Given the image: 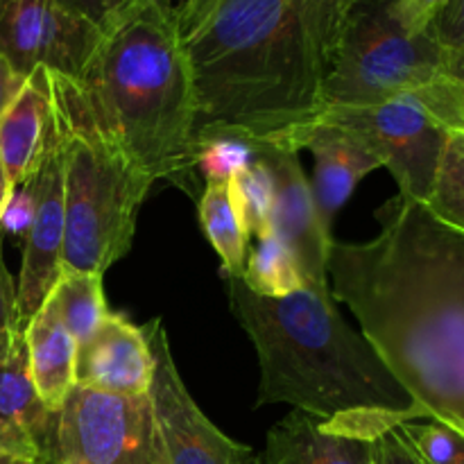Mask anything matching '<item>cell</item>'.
I'll return each mask as SVG.
<instances>
[{"label": "cell", "instance_id": "cell-1", "mask_svg": "<svg viewBox=\"0 0 464 464\" xmlns=\"http://www.w3.org/2000/svg\"><path fill=\"white\" fill-rule=\"evenodd\" d=\"M381 231L329 249L334 299L406 388L421 420L464 438V234L397 195Z\"/></svg>", "mask_w": 464, "mask_h": 464}, {"label": "cell", "instance_id": "cell-2", "mask_svg": "<svg viewBox=\"0 0 464 464\" xmlns=\"http://www.w3.org/2000/svg\"><path fill=\"white\" fill-rule=\"evenodd\" d=\"M195 95L198 152L207 140H279L315 125L322 71L288 0H218L179 23ZM295 148V145H293Z\"/></svg>", "mask_w": 464, "mask_h": 464}, {"label": "cell", "instance_id": "cell-3", "mask_svg": "<svg viewBox=\"0 0 464 464\" xmlns=\"http://www.w3.org/2000/svg\"><path fill=\"white\" fill-rule=\"evenodd\" d=\"M54 102L150 179L198 193L195 95L170 0H139L102 32L80 80L50 72Z\"/></svg>", "mask_w": 464, "mask_h": 464}, {"label": "cell", "instance_id": "cell-4", "mask_svg": "<svg viewBox=\"0 0 464 464\" xmlns=\"http://www.w3.org/2000/svg\"><path fill=\"white\" fill-rule=\"evenodd\" d=\"M227 279L231 308L261 365L256 406L288 403L322 421L421 420L374 344L340 315L331 285H304L272 299L252 293L240 276Z\"/></svg>", "mask_w": 464, "mask_h": 464}, {"label": "cell", "instance_id": "cell-5", "mask_svg": "<svg viewBox=\"0 0 464 464\" xmlns=\"http://www.w3.org/2000/svg\"><path fill=\"white\" fill-rule=\"evenodd\" d=\"M54 113L66 140L63 272L104 275L130 252L136 216L154 181L89 122L63 111L57 102Z\"/></svg>", "mask_w": 464, "mask_h": 464}, {"label": "cell", "instance_id": "cell-6", "mask_svg": "<svg viewBox=\"0 0 464 464\" xmlns=\"http://www.w3.org/2000/svg\"><path fill=\"white\" fill-rule=\"evenodd\" d=\"M399 0H352L322 80L324 107H365L421 93L449 75V53L429 34H412Z\"/></svg>", "mask_w": 464, "mask_h": 464}, {"label": "cell", "instance_id": "cell-7", "mask_svg": "<svg viewBox=\"0 0 464 464\" xmlns=\"http://www.w3.org/2000/svg\"><path fill=\"white\" fill-rule=\"evenodd\" d=\"M317 121L356 131L397 179L399 195L424 204L430 198L451 127L417 93L365 107H324Z\"/></svg>", "mask_w": 464, "mask_h": 464}, {"label": "cell", "instance_id": "cell-8", "mask_svg": "<svg viewBox=\"0 0 464 464\" xmlns=\"http://www.w3.org/2000/svg\"><path fill=\"white\" fill-rule=\"evenodd\" d=\"M54 456L68 464H168L148 394L122 397L80 385L57 412Z\"/></svg>", "mask_w": 464, "mask_h": 464}, {"label": "cell", "instance_id": "cell-9", "mask_svg": "<svg viewBox=\"0 0 464 464\" xmlns=\"http://www.w3.org/2000/svg\"><path fill=\"white\" fill-rule=\"evenodd\" d=\"M102 32L57 0H0V57L23 80L36 68L80 80Z\"/></svg>", "mask_w": 464, "mask_h": 464}, {"label": "cell", "instance_id": "cell-10", "mask_svg": "<svg viewBox=\"0 0 464 464\" xmlns=\"http://www.w3.org/2000/svg\"><path fill=\"white\" fill-rule=\"evenodd\" d=\"M154 358L150 401L168 464H238L252 449L222 433L181 381L161 317L143 326Z\"/></svg>", "mask_w": 464, "mask_h": 464}, {"label": "cell", "instance_id": "cell-11", "mask_svg": "<svg viewBox=\"0 0 464 464\" xmlns=\"http://www.w3.org/2000/svg\"><path fill=\"white\" fill-rule=\"evenodd\" d=\"M63 140L62 122L54 113V134L44 161L30 177L34 193V216L23 236V263L18 276V311L23 324L44 306L63 272V234H66V207H63Z\"/></svg>", "mask_w": 464, "mask_h": 464}, {"label": "cell", "instance_id": "cell-12", "mask_svg": "<svg viewBox=\"0 0 464 464\" xmlns=\"http://www.w3.org/2000/svg\"><path fill=\"white\" fill-rule=\"evenodd\" d=\"M254 157L267 168L275 186L272 227L297 261L306 285H329V249L334 236L322 229L299 152L279 140H249Z\"/></svg>", "mask_w": 464, "mask_h": 464}, {"label": "cell", "instance_id": "cell-13", "mask_svg": "<svg viewBox=\"0 0 464 464\" xmlns=\"http://www.w3.org/2000/svg\"><path fill=\"white\" fill-rule=\"evenodd\" d=\"M154 358L143 326L109 313L100 329L77 347L75 385L95 392L140 397L150 392Z\"/></svg>", "mask_w": 464, "mask_h": 464}, {"label": "cell", "instance_id": "cell-14", "mask_svg": "<svg viewBox=\"0 0 464 464\" xmlns=\"http://www.w3.org/2000/svg\"><path fill=\"white\" fill-rule=\"evenodd\" d=\"M293 145L297 152L308 150L315 159V175L311 181L313 199L322 229L334 236L331 227L338 211L347 204L361 179L376 168H383L381 159L356 131L326 121H317L315 125L299 131Z\"/></svg>", "mask_w": 464, "mask_h": 464}, {"label": "cell", "instance_id": "cell-15", "mask_svg": "<svg viewBox=\"0 0 464 464\" xmlns=\"http://www.w3.org/2000/svg\"><path fill=\"white\" fill-rule=\"evenodd\" d=\"M54 134L50 72L36 68L0 118V157L14 188L23 186L44 161Z\"/></svg>", "mask_w": 464, "mask_h": 464}, {"label": "cell", "instance_id": "cell-16", "mask_svg": "<svg viewBox=\"0 0 464 464\" xmlns=\"http://www.w3.org/2000/svg\"><path fill=\"white\" fill-rule=\"evenodd\" d=\"M261 464H379L376 440L331 429L326 421L293 411L266 438Z\"/></svg>", "mask_w": 464, "mask_h": 464}, {"label": "cell", "instance_id": "cell-17", "mask_svg": "<svg viewBox=\"0 0 464 464\" xmlns=\"http://www.w3.org/2000/svg\"><path fill=\"white\" fill-rule=\"evenodd\" d=\"M23 335L30 374L39 397L50 411L59 412L75 385L77 343L63 324L57 304L50 295L44 306L27 320Z\"/></svg>", "mask_w": 464, "mask_h": 464}, {"label": "cell", "instance_id": "cell-18", "mask_svg": "<svg viewBox=\"0 0 464 464\" xmlns=\"http://www.w3.org/2000/svg\"><path fill=\"white\" fill-rule=\"evenodd\" d=\"M0 426L30 440L41 460L54 456L57 412L45 406L32 381L25 340L12 356L0 361Z\"/></svg>", "mask_w": 464, "mask_h": 464}, {"label": "cell", "instance_id": "cell-19", "mask_svg": "<svg viewBox=\"0 0 464 464\" xmlns=\"http://www.w3.org/2000/svg\"><path fill=\"white\" fill-rule=\"evenodd\" d=\"M199 222L227 276H243L252 238L245 229L231 181H207L199 193Z\"/></svg>", "mask_w": 464, "mask_h": 464}, {"label": "cell", "instance_id": "cell-20", "mask_svg": "<svg viewBox=\"0 0 464 464\" xmlns=\"http://www.w3.org/2000/svg\"><path fill=\"white\" fill-rule=\"evenodd\" d=\"M102 276L91 272H62L57 285L50 293L77 347L84 344L109 315Z\"/></svg>", "mask_w": 464, "mask_h": 464}, {"label": "cell", "instance_id": "cell-21", "mask_svg": "<svg viewBox=\"0 0 464 464\" xmlns=\"http://www.w3.org/2000/svg\"><path fill=\"white\" fill-rule=\"evenodd\" d=\"M240 279L252 293L272 299L293 295L306 285L297 261L275 231L261 236V238H254Z\"/></svg>", "mask_w": 464, "mask_h": 464}, {"label": "cell", "instance_id": "cell-22", "mask_svg": "<svg viewBox=\"0 0 464 464\" xmlns=\"http://www.w3.org/2000/svg\"><path fill=\"white\" fill-rule=\"evenodd\" d=\"M424 207L440 222L464 234V130L449 131L447 150Z\"/></svg>", "mask_w": 464, "mask_h": 464}, {"label": "cell", "instance_id": "cell-23", "mask_svg": "<svg viewBox=\"0 0 464 464\" xmlns=\"http://www.w3.org/2000/svg\"><path fill=\"white\" fill-rule=\"evenodd\" d=\"M324 80L352 0H288Z\"/></svg>", "mask_w": 464, "mask_h": 464}, {"label": "cell", "instance_id": "cell-24", "mask_svg": "<svg viewBox=\"0 0 464 464\" xmlns=\"http://www.w3.org/2000/svg\"><path fill=\"white\" fill-rule=\"evenodd\" d=\"M236 204L243 216L245 229L249 238H261L275 231L272 227V213H275V186L267 168L254 157L245 170L231 179Z\"/></svg>", "mask_w": 464, "mask_h": 464}, {"label": "cell", "instance_id": "cell-25", "mask_svg": "<svg viewBox=\"0 0 464 464\" xmlns=\"http://www.w3.org/2000/svg\"><path fill=\"white\" fill-rule=\"evenodd\" d=\"M254 161V145L245 139H213L199 148L198 170L207 181H231Z\"/></svg>", "mask_w": 464, "mask_h": 464}, {"label": "cell", "instance_id": "cell-26", "mask_svg": "<svg viewBox=\"0 0 464 464\" xmlns=\"http://www.w3.org/2000/svg\"><path fill=\"white\" fill-rule=\"evenodd\" d=\"M23 331H25V324H23L21 311H18L16 284H14L3 261V254H0V361L12 356L18 344L25 340Z\"/></svg>", "mask_w": 464, "mask_h": 464}, {"label": "cell", "instance_id": "cell-27", "mask_svg": "<svg viewBox=\"0 0 464 464\" xmlns=\"http://www.w3.org/2000/svg\"><path fill=\"white\" fill-rule=\"evenodd\" d=\"M420 95L451 130H464V82L447 75Z\"/></svg>", "mask_w": 464, "mask_h": 464}, {"label": "cell", "instance_id": "cell-28", "mask_svg": "<svg viewBox=\"0 0 464 464\" xmlns=\"http://www.w3.org/2000/svg\"><path fill=\"white\" fill-rule=\"evenodd\" d=\"M426 32L451 57L464 59V0H447Z\"/></svg>", "mask_w": 464, "mask_h": 464}, {"label": "cell", "instance_id": "cell-29", "mask_svg": "<svg viewBox=\"0 0 464 464\" xmlns=\"http://www.w3.org/2000/svg\"><path fill=\"white\" fill-rule=\"evenodd\" d=\"M63 9L77 14L100 32L107 30L111 23H116L127 9L134 7L139 0H57Z\"/></svg>", "mask_w": 464, "mask_h": 464}, {"label": "cell", "instance_id": "cell-30", "mask_svg": "<svg viewBox=\"0 0 464 464\" xmlns=\"http://www.w3.org/2000/svg\"><path fill=\"white\" fill-rule=\"evenodd\" d=\"M32 216H34V193H32L30 181H25L23 186H16L9 198L7 208L3 213V220H0V227H3L7 234L12 236H25V231L30 229Z\"/></svg>", "mask_w": 464, "mask_h": 464}, {"label": "cell", "instance_id": "cell-31", "mask_svg": "<svg viewBox=\"0 0 464 464\" xmlns=\"http://www.w3.org/2000/svg\"><path fill=\"white\" fill-rule=\"evenodd\" d=\"M376 460H379V464H430L403 438L399 426L385 430L383 435L376 438Z\"/></svg>", "mask_w": 464, "mask_h": 464}, {"label": "cell", "instance_id": "cell-32", "mask_svg": "<svg viewBox=\"0 0 464 464\" xmlns=\"http://www.w3.org/2000/svg\"><path fill=\"white\" fill-rule=\"evenodd\" d=\"M444 5H447V0H399L397 14L408 32L421 34V32L429 30V25Z\"/></svg>", "mask_w": 464, "mask_h": 464}, {"label": "cell", "instance_id": "cell-33", "mask_svg": "<svg viewBox=\"0 0 464 464\" xmlns=\"http://www.w3.org/2000/svg\"><path fill=\"white\" fill-rule=\"evenodd\" d=\"M23 84H25V80L18 77L16 72L9 68V63L0 57V118L7 111L9 104L14 102V98H16L18 91L23 89Z\"/></svg>", "mask_w": 464, "mask_h": 464}, {"label": "cell", "instance_id": "cell-34", "mask_svg": "<svg viewBox=\"0 0 464 464\" xmlns=\"http://www.w3.org/2000/svg\"><path fill=\"white\" fill-rule=\"evenodd\" d=\"M0 449H3V451L18 453V456L32 458V460H36V462L41 460L39 449H36L30 440H25L23 435L14 433V430L5 429V426H0Z\"/></svg>", "mask_w": 464, "mask_h": 464}, {"label": "cell", "instance_id": "cell-35", "mask_svg": "<svg viewBox=\"0 0 464 464\" xmlns=\"http://www.w3.org/2000/svg\"><path fill=\"white\" fill-rule=\"evenodd\" d=\"M216 3L218 0H184V5L177 9V18H179V23H188L208 12Z\"/></svg>", "mask_w": 464, "mask_h": 464}, {"label": "cell", "instance_id": "cell-36", "mask_svg": "<svg viewBox=\"0 0 464 464\" xmlns=\"http://www.w3.org/2000/svg\"><path fill=\"white\" fill-rule=\"evenodd\" d=\"M12 193H14V184L12 179H9L7 168H5L3 163V157H0V220H3V213L5 208H7V202L9 198H12Z\"/></svg>", "mask_w": 464, "mask_h": 464}, {"label": "cell", "instance_id": "cell-37", "mask_svg": "<svg viewBox=\"0 0 464 464\" xmlns=\"http://www.w3.org/2000/svg\"><path fill=\"white\" fill-rule=\"evenodd\" d=\"M0 464H36V460H32V458H25V456H18V453H12V451H3V449H0Z\"/></svg>", "mask_w": 464, "mask_h": 464}, {"label": "cell", "instance_id": "cell-38", "mask_svg": "<svg viewBox=\"0 0 464 464\" xmlns=\"http://www.w3.org/2000/svg\"><path fill=\"white\" fill-rule=\"evenodd\" d=\"M449 75L464 82V59L451 57V54H449Z\"/></svg>", "mask_w": 464, "mask_h": 464}, {"label": "cell", "instance_id": "cell-39", "mask_svg": "<svg viewBox=\"0 0 464 464\" xmlns=\"http://www.w3.org/2000/svg\"><path fill=\"white\" fill-rule=\"evenodd\" d=\"M238 464H261V460H258V456H256V453H247V456H245L243 458V460H240Z\"/></svg>", "mask_w": 464, "mask_h": 464}, {"label": "cell", "instance_id": "cell-40", "mask_svg": "<svg viewBox=\"0 0 464 464\" xmlns=\"http://www.w3.org/2000/svg\"><path fill=\"white\" fill-rule=\"evenodd\" d=\"M36 464H68V462L63 460V458L53 456V458H45V460H41V462H36Z\"/></svg>", "mask_w": 464, "mask_h": 464}, {"label": "cell", "instance_id": "cell-41", "mask_svg": "<svg viewBox=\"0 0 464 464\" xmlns=\"http://www.w3.org/2000/svg\"><path fill=\"white\" fill-rule=\"evenodd\" d=\"M451 464H464V440H462L460 449H458V456H456V460H453Z\"/></svg>", "mask_w": 464, "mask_h": 464}]
</instances>
